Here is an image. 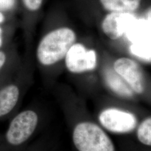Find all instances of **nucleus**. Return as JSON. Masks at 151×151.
I'll return each mask as SVG.
<instances>
[{
	"label": "nucleus",
	"instance_id": "nucleus-1",
	"mask_svg": "<svg viewBox=\"0 0 151 151\" xmlns=\"http://www.w3.org/2000/svg\"><path fill=\"white\" fill-rule=\"evenodd\" d=\"M3 135H0V151H21L38 128L40 117L30 109L15 114Z\"/></svg>",
	"mask_w": 151,
	"mask_h": 151
},
{
	"label": "nucleus",
	"instance_id": "nucleus-2",
	"mask_svg": "<svg viewBox=\"0 0 151 151\" xmlns=\"http://www.w3.org/2000/svg\"><path fill=\"white\" fill-rule=\"evenodd\" d=\"M76 35L68 27H60L46 32L40 39L36 50V58L39 65L49 68L65 57L75 44Z\"/></svg>",
	"mask_w": 151,
	"mask_h": 151
},
{
	"label": "nucleus",
	"instance_id": "nucleus-3",
	"mask_svg": "<svg viewBox=\"0 0 151 151\" xmlns=\"http://www.w3.org/2000/svg\"><path fill=\"white\" fill-rule=\"evenodd\" d=\"M27 76L22 64L14 75L0 86V120L10 119L17 113L23 96Z\"/></svg>",
	"mask_w": 151,
	"mask_h": 151
},
{
	"label": "nucleus",
	"instance_id": "nucleus-4",
	"mask_svg": "<svg viewBox=\"0 0 151 151\" xmlns=\"http://www.w3.org/2000/svg\"><path fill=\"white\" fill-rule=\"evenodd\" d=\"M73 140L78 151H114L113 143L108 135L91 122H82L76 126Z\"/></svg>",
	"mask_w": 151,
	"mask_h": 151
},
{
	"label": "nucleus",
	"instance_id": "nucleus-5",
	"mask_svg": "<svg viewBox=\"0 0 151 151\" xmlns=\"http://www.w3.org/2000/svg\"><path fill=\"white\" fill-rule=\"evenodd\" d=\"M99 122L106 129L117 133L130 132L137 124L134 114L114 108L102 111L99 115Z\"/></svg>",
	"mask_w": 151,
	"mask_h": 151
},
{
	"label": "nucleus",
	"instance_id": "nucleus-6",
	"mask_svg": "<svg viewBox=\"0 0 151 151\" xmlns=\"http://www.w3.org/2000/svg\"><path fill=\"white\" fill-rule=\"evenodd\" d=\"M68 70L73 73H81L95 68L96 53L93 50H87L80 43L73 44L65 56Z\"/></svg>",
	"mask_w": 151,
	"mask_h": 151
},
{
	"label": "nucleus",
	"instance_id": "nucleus-7",
	"mask_svg": "<svg viewBox=\"0 0 151 151\" xmlns=\"http://www.w3.org/2000/svg\"><path fill=\"white\" fill-rule=\"evenodd\" d=\"M114 68L133 91L139 94L143 92V75L140 66L135 61L128 58H120L115 62Z\"/></svg>",
	"mask_w": 151,
	"mask_h": 151
},
{
	"label": "nucleus",
	"instance_id": "nucleus-8",
	"mask_svg": "<svg viewBox=\"0 0 151 151\" xmlns=\"http://www.w3.org/2000/svg\"><path fill=\"white\" fill-rule=\"evenodd\" d=\"M136 19L137 17L132 13L111 12L103 20V32L108 38L112 40L118 39L125 34Z\"/></svg>",
	"mask_w": 151,
	"mask_h": 151
},
{
	"label": "nucleus",
	"instance_id": "nucleus-9",
	"mask_svg": "<svg viewBox=\"0 0 151 151\" xmlns=\"http://www.w3.org/2000/svg\"><path fill=\"white\" fill-rule=\"evenodd\" d=\"M22 64L14 41L5 48L0 49V86L14 75Z\"/></svg>",
	"mask_w": 151,
	"mask_h": 151
},
{
	"label": "nucleus",
	"instance_id": "nucleus-10",
	"mask_svg": "<svg viewBox=\"0 0 151 151\" xmlns=\"http://www.w3.org/2000/svg\"><path fill=\"white\" fill-rule=\"evenodd\" d=\"M125 35L132 43L151 40V21L137 19Z\"/></svg>",
	"mask_w": 151,
	"mask_h": 151
},
{
	"label": "nucleus",
	"instance_id": "nucleus-11",
	"mask_svg": "<svg viewBox=\"0 0 151 151\" xmlns=\"http://www.w3.org/2000/svg\"><path fill=\"white\" fill-rule=\"evenodd\" d=\"M104 8L111 12H129L136 11L141 0H100Z\"/></svg>",
	"mask_w": 151,
	"mask_h": 151
},
{
	"label": "nucleus",
	"instance_id": "nucleus-12",
	"mask_svg": "<svg viewBox=\"0 0 151 151\" xmlns=\"http://www.w3.org/2000/svg\"><path fill=\"white\" fill-rule=\"evenodd\" d=\"M105 79L108 86L114 92L121 96L131 97L133 96V90L126 85L122 77L115 72L108 70L105 72Z\"/></svg>",
	"mask_w": 151,
	"mask_h": 151
},
{
	"label": "nucleus",
	"instance_id": "nucleus-13",
	"mask_svg": "<svg viewBox=\"0 0 151 151\" xmlns=\"http://www.w3.org/2000/svg\"><path fill=\"white\" fill-rule=\"evenodd\" d=\"M18 26L15 20L0 24V49L5 48L14 41V37Z\"/></svg>",
	"mask_w": 151,
	"mask_h": 151
},
{
	"label": "nucleus",
	"instance_id": "nucleus-14",
	"mask_svg": "<svg viewBox=\"0 0 151 151\" xmlns=\"http://www.w3.org/2000/svg\"><path fill=\"white\" fill-rule=\"evenodd\" d=\"M130 52L135 56L147 61L151 60V40L132 43Z\"/></svg>",
	"mask_w": 151,
	"mask_h": 151
},
{
	"label": "nucleus",
	"instance_id": "nucleus-15",
	"mask_svg": "<svg viewBox=\"0 0 151 151\" xmlns=\"http://www.w3.org/2000/svg\"><path fill=\"white\" fill-rule=\"evenodd\" d=\"M137 137L142 144L151 146V117L147 118L140 124L137 130Z\"/></svg>",
	"mask_w": 151,
	"mask_h": 151
},
{
	"label": "nucleus",
	"instance_id": "nucleus-16",
	"mask_svg": "<svg viewBox=\"0 0 151 151\" xmlns=\"http://www.w3.org/2000/svg\"><path fill=\"white\" fill-rule=\"evenodd\" d=\"M24 8L27 11L34 13L41 7L43 0H22Z\"/></svg>",
	"mask_w": 151,
	"mask_h": 151
},
{
	"label": "nucleus",
	"instance_id": "nucleus-17",
	"mask_svg": "<svg viewBox=\"0 0 151 151\" xmlns=\"http://www.w3.org/2000/svg\"><path fill=\"white\" fill-rule=\"evenodd\" d=\"M17 6V0H0V11L11 15Z\"/></svg>",
	"mask_w": 151,
	"mask_h": 151
},
{
	"label": "nucleus",
	"instance_id": "nucleus-18",
	"mask_svg": "<svg viewBox=\"0 0 151 151\" xmlns=\"http://www.w3.org/2000/svg\"><path fill=\"white\" fill-rule=\"evenodd\" d=\"M15 20L11 15H9L0 11V24L6 23Z\"/></svg>",
	"mask_w": 151,
	"mask_h": 151
}]
</instances>
